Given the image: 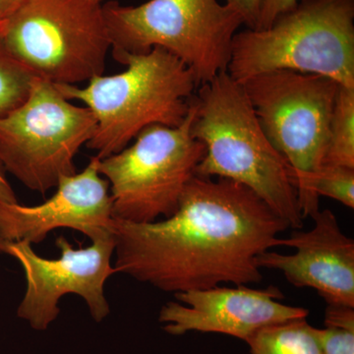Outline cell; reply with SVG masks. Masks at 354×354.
<instances>
[{
	"label": "cell",
	"instance_id": "cell-1",
	"mask_svg": "<svg viewBox=\"0 0 354 354\" xmlns=\"http://www.w3.org/2000/svg\"><path fill=\"white\" fill-rule=\"evenodd\" d=\"M290 228L256 193L225 178L195 176L174 215L153 223L113 218L116 272L176 293L260 283L258 256Z\"/></svg>",
	"mask_w": 354,
	"mask_h": 354
},
{
	"label": "cell",
	"instance_id": "cell-2",
	"mask_svg": "<svg viewBox=\"0 0 354 354\" xmlns=\"http://www.w3.org/2000/svg\"><path fill=\"white\" fill-rule=\"evenodd\" d=\"M191 133L206 147L196 176L246 186L290 228L304 227L292 169L261 127L241 83L227 71L198 87Z\"/></svg>",
	"mask_w": 354,
	"mask_h": 354
},
{
	"label": "cell",
	"instance_id": "cell-3",
	"mask_svg": "<svg viewBox=\"0 0 354 354\" xmlns=\"http://www.w3.org/2000/svg\"><path fill=\"white\" fill-rule=\"evenodd\" d=\"M115 59L127 66L121 73L95 77L84 87L55 85L94 113L97 128L86 146L100 158L120 152L147 127L183 124L199 87L187 66L162 48Z\"/></svg>",
	"mask_w": 354,
	"mask_h": 354
},
{
	"label": "cell",
	"instance_id": "cell-4",
	"mask_svg": "<svg viewBox=\"0 0 354 354\" xmlns=\"http://www.w3.org/2000/svg\"><path fill=\"white\" fill-rule=\"evenodd\" d=\"M277 70L354 87V0H301L266 29L236 32L227 70L235 81Z\"/></svg>",
	"mask_w": 354,
	"mask_h": 354
},
{
	"label": "cell",
	"instance_id": "cell-5",
	"mask_svg": "<svg viewBox=\"0 0 354 354\" xmlns=\"http://www.w3.org/2000/svg\"><path fill=\"white\" fill-rule=\"evenodd\" d=\"M114 58L162 48L187 66L198 86L227 71L241 16L218 0L102 3Z\"/></svg>",
	"mask_w": 354,
	"mask_h": 354
},
{
	"label": "cell",
	"instance_id": "cell-6",
	"mask_svg": "<svg viewBox=\"0 0 354 354\" xmlns=\"http://www.w3.org/2000/svg\"><path fill=\"white\" fill-rule=\"evenodd\" d=\"M1 37L32 76L55 85L102 75L111 50L102 3L95 0H22Z\"/></svg>",
	"mask_w": 354,
	"mask_h": 354
},
{
	"label": "cell",
	"instance_id": "cell-7",
	"mask_svg": "<svg viewBox=\"0 0 354 354\" xmlns=\"http://www.w3.org/2000/svg\"><path fill=\"white\" fill-rule=\"evenodd\" d=\"M195 113L192 97L183 124L147 127L131 145L100 158L97 169L109 183L113 218L147 223L176 213L206 155V147L191 133Z\"/></svg>",
	"mask_w": 354,
	"mask_h": 354
},
{
	"label": "cell",
	"instance_id": "cell-8",
	"mask_svg": "<svg viewBox=\"0 0 354 354\" xmlns=\"http://www.w3.org/2000/svg\"><path fill=\"white\" fill-rule=\"evenodd\" d=\"M97 120L55 84L35 78L24 102L0 118V158L30 190L44 193L76 174L74 160L94 136Z\"/></svg>",
	"mask_w": 354,
	"mask_h": 354
},
{
	"label": "cell",
	"instance_id": "cell-9",
	"mask_svg": "<svg viewBox=\"0 0 354 354\" xmlns=\"http://www.w3.org/2000/svg\"><path fill=\"white\" fill-rule=\"evenodd\" d=\"M241 85L265 134L292 169V181L322 167L339 84L277 70Z\"/></svg>",
	"mask_w": 354,
	"mask_h": 354
},
{
	"label": "cell",
	"instance_id": "cell-10",
	"mask_svg": "<svg viewBox=\"0 0 354 354\" xmlns=\"http://www.w3.org/2000/svg\"><path fill=\"white\" fill-rule=\"evenodd\" d=\"M86 248H74L58 237L60 257H41L25 241H0V252L15 258L24 271L27 288L18 306L17 316L32 329L46 330L59 316V301L76 295L87 304L91 316L101 323L109 314L104 286L116 274L111 265L115 243L111 230L93 239Z\"/></svg>",
	"mask_w": 354,
	"mask_h": 354
},
{
	"label": "cell",
	"instance_id": "cell-11",
	"mask_svg": "<svg viewBox=\"0 0 354 354\" xmlns=\"http://www.w3.org/2000/svg\"><path fill=\"white\" fill-rule=\"evenodd\" d=\"M176 301L162 307L158 316L169 335L188 332L218 333L247 339L271 324L307 318L302 307L281 304L283 295L276 286L257 290L248 286H216L176 293Z\"/></svg>",
	"mask_w": 354,
	"mask_h": 354
},
{
	"label": "cell",
	"instance_id": "cell-12",
	"mask_svg": "<svg viewBox=\"0 0 354 354\" xmlns=\"http://www.w3.org/2000/svg\"><path fill=\"white\" fill-rule=\"evenodd\" d=\"M100 158L79 174L64 176L55 194L39 205L0 202V241L38 244L58 228L82 232L92 241L111 230L113 208L108 180L100 174Z\"/></svg>",
	"mask_w": 354,
	"mask_h": 354
},
{
	"label": "cell",
	"instance_id": "cell-13",
	"mask_svg": "<svg viewBox=\"0 0 354 354\" xmlns=\"http://www.w3.org/2000/svg\"><path fill=\"white\" fill-rule=\"evenodd\" d=\"M311 218V230H295L290 239H279L278 246L297 252L265 251L256 263L260 269L283 272L295 288H313L327 304L354 307V241L342 232L330 209H319Z\"/></svg>",
	"mask_w": 354,
	"mask_h": 354
},
{
	"label": "cell",
	"instance_id": "cell-14",
	"mask_svg": "<svg viewBox=\"0 0 354 354\" xmlns=\"http://www.w3.org/2000/svg\"><path fill=\"white\" fill-rule=\"evenodd\" d=\"M304 218L319 211V197H329L354 208V169L323 165L316 171L293 178Z\"/></svg>",
	"mask_w": 354,
	"mask_h": 354
},
{
	"label": "cell",
	"instance_id": "cell-15",
	"mask_svg": "<svg viewBox=\"0 0 354 354\" xmlns=\"http://www.w3.org/2000/svg\"><path fill=\"white\" fill-rule=\"evenodd\" d=\"M251 354H322L315 328L306 318L261 328L246 341Z\"/></svg>",
	"mask_w": 354,
	"mask_h": 354
},
{
	"label": "cell",
	"instance_id": "cell-16",
	"mask_svg": "<svg viewBox=\"0 0 354 354\" xmlns=\"http://www.w3.org/2000/svg\"><path fill=\"white\" fill-rule=\"evenodd\" d=\"M323 165L354 169V87L339 85Z\"/></svg>",
	"mask_w": 354,
	"mask_h": 354
},
{
	"label": "cell",
	"instance_id": "cell-17",
	"mask_svg": "<svg viewBox=\"0 0 354 354\" xmlns=\"http://www.w3.org/2000/svg\"><path fill=\"white\" fill-rule=\"evenodd\" d=\"M35 78L36 77L13 57L0 32V118L25 101Z\"/></svg>",
	"mask_w": 354,
	"mask_h": 354
},
{
	"label": "cell",
	"instance_id": "cell-18",
	"mask_svg": "<svg viewBox=\"0 0 354 354\" xmlns=\"http://www.w3.org/2000/svg\"><path fill=\"white\" fill-rule=\"evenodd\" d=\"M322 354H354V307L329 305L325 328H315Z\"/></svg>",
	"mask_w": 354,
	"mask_h": 354
},
{
	"label": "cell",
	"instance_id": "cell-19",
	"mask_svg": "<svg viewBox=\"0 0 354 354\" xmlns=\"http://www.w3.org/2000/svg\"><path fill=\"white\" fill-rule=\"evenodd\" d=\"M301 0H260L259 17L255 30L270 27L279 16L292 10Z\"/></svg>",
	"mask_w": 354,
	"mask_h": 354
},
{
	"label": "cell",
	"instance_id": "cell-20",
	"mask_svg": "<svg viewBox=\"0 0 354 354\" xmlns=\"http://www.w3.org/2000/svg\"><path fill=\"white\" fill-rule=\"evenodd\" d=\"M225 4L239 14L247 29H256L259 17L260 0H225Z\"/></svg>",
	"mask_w": 354,
	"mask_h": 354
},
{
	"label": "cell",
	"instance_id": "cell-21",
	"mask_svg": "<svg viewBox=\"0 0 354 354\" xmlns=\"http://www.w3.org/2000/svg\"><path fill=\"white\" fill-rule=\"evenodd\" d=\"M6 174V167L0 158V202L14 204V203H18V200L12 186L7 179Z\"/></svg>",
	"mask_w": 354,
	"mask_h": 354
},
{
	"label": "cell",
	"instance_id": "cell-22",
	"mask_svg": "<svg viewBox=\"0 0 354 354\" xmlns=\"http://www.w3.org/2000/svg\"><path fill=\"white\" fill-rule=\"evenodd\" d=\"M22 0H0V32L3 30L7 21L20 6Z\"/></svg>",
	"mask_w": 354,
	"mask_h": 354
},
{
	"label": "cell",
	"instance_id": "cell-23",
	"mask_svg": "<svg viewBox=\"0 0 354 354\" xmlns=\"http://www.w3.org/2000/svg\"><path fill=\"white\" fill-rule=\"evenodd\" d=\"M97 2H100V3H104V0H95Z\"/></svg>",
	"mask_w": 354,
	"mask_h": 354
}]
</instances>
